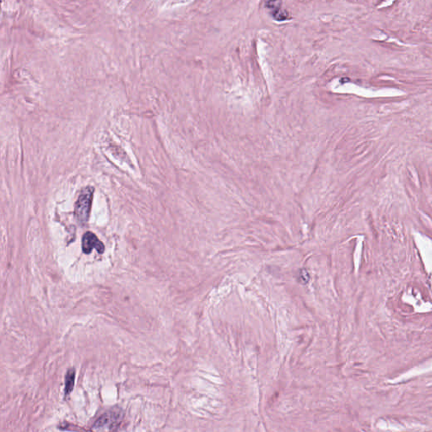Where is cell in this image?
I'll return each mask as SVG.
<instances>
[{"label": "cell", "mask_w": 432, "mask_h": 432, "mask_svg": "<svg viewBox=\"0 0 432 432\" xmlns=\"http://www.w3.org/2000/svg\"><path fill=\"white\" fill-rule=\"evenodd\" d=\"M122 420L120 414L108 412L101 416L92 427L93 430H113Z\"/></svg>", "instance_id": "2"}, {"label": "cell", "mask_w": 432, "mask_h": 432, "mask_svg": "<svg viewBox=\"0 0 432 432\" xmlns=\"http://www.w3.org/2000/svg\"><path fill=\"white\" fill-rule=\"evenodd\" d=\"M96 249L99 254H103L105 251L104 244L99 240L98 237L91 231L86 232L82 238V250L86 254H91L93 249Z\"/></svg>", "instance_id": "3"}, {"label": "cell", "mask_w": 432, "mask_h": 432, "mask_svg": "<svg viewBox=\"0 0 432 432\" xmlns=\"http://www.w3.org/2000/svg\"><path fill=\"white\" fill-rule=\"evenodd\" d=\"M75 377H76V372L75 370H68L67 374H66L65 378V393L67 395L70 394L71 392L73 391L74 385H75Z\"/></svg>", "instance_id": "5"}, {"label": "cell", "mask_w": 432, "mask_h": 432, "mask_svg": "<svg viewBox=\"0 0 432 432\" xmlns=\"http://www.w3.org/2000/svg\"><path fill=\"white\" fill-rule=\"evenodd\" d=\"M265 5L271 11L273 17L275 20L279 21L286 20L288 15L281 10V0H265Z\"/></svg>", "instance_id": "4"}, {"label": "cell", "mask_w": 432, "mask_h": 432, "mask_svg": "<svg viewBox=\"0 0 432 432\" xmlns=\"http://www.w3.org/2000/svg\"><path fill=\"white\" fill-rule=\"evenodd\" d=\"M94 188L88 186L81 191L75 206V215L80 223H86L91 213Z\"/></svg>", "instance_id": "1"}]
</instances>
